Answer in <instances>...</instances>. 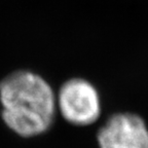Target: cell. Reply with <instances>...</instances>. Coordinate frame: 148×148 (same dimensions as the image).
<instances>
[{"mask_svg":"<svg viewBox=\"0 0 148 148\" xmlns=\"http://www.w3.org/2000/svg\"><path fill=\"white\" fill-rule=\"evenodd\" d=\"M1 118L22 138L47 132L57 113L56 92L39 74L16 70L0 81Z\"/></svg>","mask_w":148,"mask_h":148,"instance_id":"cell-1","label":"cell"},{"mask_svg":"<svg viewBox=\"0 0 148 148\" xmlns=\"http://www.w3.org/2000/svg\"><path fill=\"white\" fill-rule=\"evenodd\" d=\"M56 100L61 116L73 125H92L101 115L99 92L92 82L81 77L65 81L56 94Z\"/></svg>","mask_w":148,"mask_h":148,"instance_id":"cell-2","label":"cell"},{"mask_svg":"<svg viewBox=\"0 0 148 148\" xmlns=\"http://www.w3.org/2000/svg\"><path fill=\"white\" fill-rule=\"evenodd\" d=\"M99 148H148V125L134 112H117L97 133Z\"/></svg>","mask_w":148,"mask_h":148,"instance_id":"cell-3","label":"cell"}]
</instances>
